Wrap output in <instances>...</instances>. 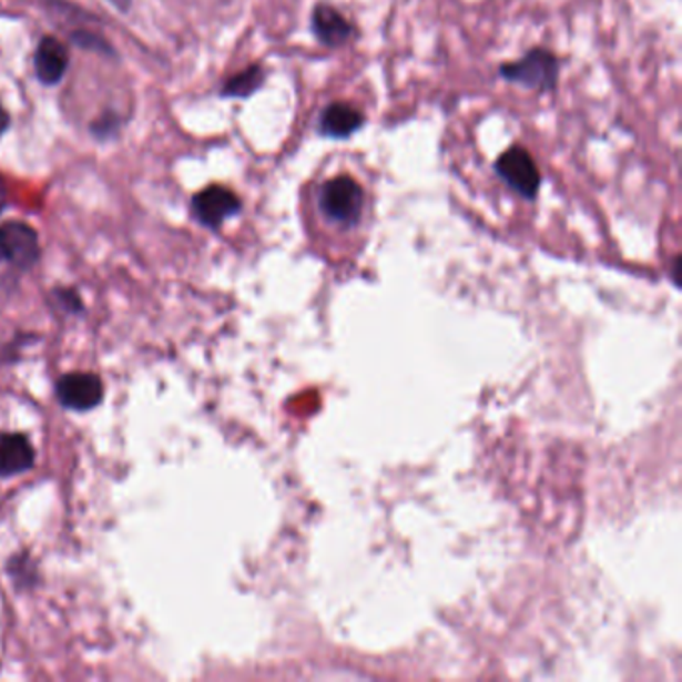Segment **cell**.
<instances>
[{"mask_svg": "<svg viewBox=\"0 0 682 682\" xmlns=\"http://www.w3.org/2000/svg\"><path fill=\"white\" fill-rule=\"evenodd\" d=\"M559 59L547 49H530L522 59L505 62L500 67V77L505 81L522 84L530 91L550 92L559 82Z\"/></svg>", "mask_w": 682, "mask_h": 682, "instance_id": "2", "label": "cell"}, {"mask_svg": "<svg viewBox=\"0 0 682 682\" xmlns=\"http://www.w3.org/2000/svg\"><path fill=\"white\" fill-rule=\"evenodd\" d=\"M69 69V51L59 39L44 37L34 52V72L42 84H59Z\"/></svg>", "mask_w": 682, "mask_h": 682, "instance_id": "8", "label": "cell"}, {"mask_svg": "<svg viewBox=\"0 0 682 682\" xmlns=\"http://www.w3.org/2000/svg\"><path fill=\"white\" fill-rule=\"evenodd\" d=\"M7 204H9V189H7V183L0 174V213L7 208Z\"/></svg>", "mask_w": 682, "mask_h": 682, "instance_id": "14", "label": "cell"}, {"mask_svg": "<svg viewBox=\"0 0 682 682\" xmlns=\"http://www.w3.org/2000/svg\"><path fill=\"white\" fill-rule=\"evenodd\" d=\"M57 397L62 407L72 410H91L102 400L101 378L86 373H72L59 380Z\"/></svg>", "mask_w": 682, "mask_h": 682, "instance_id": "6", "label": "cell"}, {"mask_svg": "<svg viewBox=\"0 0 682 682\" xmlns=\"http://www.w3.org/2000/svg\"><path fill=\"white\" fill-rule=\"evenodd\" d=\"M265 82V71L261 64H251L248 69L238 72L235 77H231L224 82L221 94L226 99H248L251 94H255Z\"/></svg>", "mask_w": 682, "mask_h": 682, "instance_id": "11", "label": "cell"}, {"mask_svg": "<svg viewBox=\"0 0 682 682\" xmlns=\"http://www.w3.org/2000/svg\"><path fill=\"white\" fill-rule=\"evenodd\" d=\"M500 181L527 201H535L540 189V171L525 146H512L495 163Z\"/></svg>", "mask_w": 682, "mask_h": 682, "instance_id": "3", "label": "cell"}, {"mask_svg": "<svg viewBox=\"0 0 682 682\" xmlns=\"http://www.w3.org/2000/svg\"><path fill=\"white\" fill-rule=\"evenodd\" d=\"M34 465V450L22 435L0 432V475L12 477L21 475Z\"/></svg>", "mask_w": 682, "mask_h": 682, "instance_id": "10", "label": "cell"}, {"mask_svg": "<svg viewBox=\"0 0 682 682\" xmlns=\"http://www.w3.org/2000/svg\"><path fill=\"white\" fill-rule=\"evenodd\" d=\"M72 41L77 42L79 47H84V49H92V51L96 52H111V47L102 41V39H99L96 34H91V32H74Z\"/></svg>", "mask_w": 682, "mask_h": 682, "instance_id": "12", "label": "cell"}, {"mask_svg": "<svg viewBox=\"0 0 682 682\" xmlns=\"http://www.w3.org/2000/svg\"><path fill=\"white\" fill-rule=\"evenodd\" d=\"M365 124L363 112L347 102H333L318 119V133L328 139H348Z\"/></svg>", "mask_w": 682, "mask_h": 682, "instance_id": "9", "label": "cell"}, {"mask_svg": "<svg viewBox=\"0 0 682 682\" xmlns=\"http://www.w3.org/2000/svg\"><path fill=\"white\" fill-rule=\"evenodd\" d=\"M114 129H116V119H114V116H109V119L104 116V119H101L99 123L92 124V133L99 134V136H104L106 133H112Z\"/></svg>", "mask_w": 682, "mask_h": 682, "instance_id": "13", "label": "cell"}, {"mask_svg": "<svg viewBox=\"0 0 682 682\" xmlns=\"http://www.w3.org/2000/svg\"><path fill=\"white\" fill-rule=\"evenodd\" d=\"M111 4L119 7L121 11H126V9H129V4H131V0H111Z\"/></svg>", "mask_w": 682, "mask_h": 682, "instance_id": "16", "label": "cell"}, {"mask_svg": "<svg viewBox=\"0 0 682 682\" xmlns=\"http://www.w3.org/2000/svg\"><path fill=\"white\" fill-rule=\"evenodd\" d=\"M243 203L231 189H224L221 184H213L204 189L193 199V214L199 223L206 228H221L224 221L241 213Z\"/></svg>", "mask_w": 682, "mask_h": 682, "instance_id": "5", "label": "cell"}, {"mask_svg": "<svg viewBox=\"0 0 682 682\" xmlns=\"http://www.w3.org/2000/svg\"><path fill=\"white\" fill-rule=\"evenodd\" d=\"M311 29H313L316 41L320 42L326 49L345 47L357 32L355 27L340 12L333 7H328V4H318L313 11Z\"/></svg>", "mask_w": 682, "mask_h": 682, "instance_id": "7", "label": "cell"}, {"mask_svg": "<svg viewBox=\"0 0 682 682\" xmlns=\"http://www.w3.org/2000/svg\"><path fill=\"white\" fill-rule=\"evenodd\" d=\"M9 124H11V116H9V112L4 111V106L0 104V136L7 133Z\"/></svg>", "mask_w": 682, "mask_h": 682, "instance_id": "15", "label": "cell"}, {"mask_svg": "<svg viewBox=\"0 0 682 682\" xmlns=\"http://www.w3.org/2000/svg\"><path fill=\"white\" fill-rule=\"evenodd\" d=\"M41 255L39 235L27 223L0 224V258L17 268H31Z\"/></svg>", "mask_w": 682, "mask_h": 682, "instance_id": "4", "label": "cell"}, {"mask_svg": "<svg viewBox=\"0 0 682 682\" xmlns=\"http://www.w3.org/2000/svg\"><path fill=\"white\" fill-rule=\"evenodd\" d=\"M318 206L330 223L355 226L363 216L365 193L363 186L348 174H338L326 181L318 193Z\"/></svg>", "mask_w": 682, "mask_h": 682, "instance_id": "1", "label": "cell"}]
</instances>
